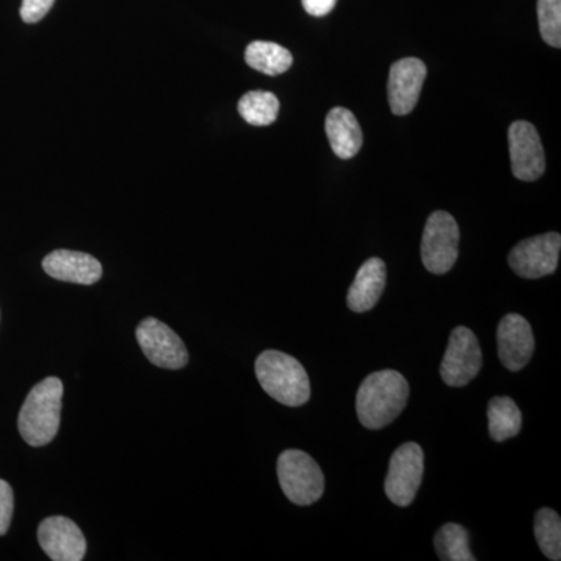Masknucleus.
Segmentation results:
<instances>
[{"label": "nucleus", "instance_id": "obj_1", "mask_svg": "<svg viewBox=\"0 0 561 561\" xmlns=\"http://www.w3.org/2000/svg\"><path fill=\"white\" fill-rule=\"evenodd\" d=\"M409 382L400 371L382 370L368 375L357 390L356 411L362 426L382 430L404 411Z\"/></svg>", "mask_w": 561, "mask_h": 561}, {"label": "nucleus", "instance_id": "obj_2", "mask_svg": "<svg viewBox=\"0 0 561 561\" xmlns=\"http://www.w3.org/2000/svg\"><path fill=\"white\" fill-rule=\"evenodd\" d=\"M65 387L58 378H46L33 387L18 420L21 437L25 443L39 448L49 445L60 430L61 404Z\"/></svg>", "mask_w": 561, "mask_h": 561}, {"label": "nucleus", "instance_id": "obj_3", "mask_svg": "<svg viewBox=\"0 0 561 561\" xmlns=\"http://www.w3.org/2000/svg\"><path fill=\"white\" fill-rule=\"evenodd\" d=\"M257 381L273 400L300 408L311 398V382L305 367L280 351H264L254 364Z\"/></svg>", "mask_w": 561, "mask_h": 561}, {"label": "nucleus", "instance_id": "obj_4", "mask_svg": "<svg viewBox=\"0 0 561 561\" xmlns=\"http://www.w3.org/2000/svg\"><path fill=\"white\" fill-rule=\"evenodd\" d=\"M276 471L280 489L295 505H312L323 496V471L309 454L287 449L280 454Z\"/></svg>", "mask_w": 561, "mask_h": 561}, {"label": "nucleus", "instance_id": "obj_5", "mask_svg": "<svg viewBox=\"0 0 561 561\" xmlns=\"http://www.w3.org/2000/svg\"><path fill=\"white\" fill-rule=\"evenodd\" d=\"M459 225L446 210H435L426 221L421 239V260L427 272L445 275L459 257Z\"/></svg>", "mask_w": 561, "mask_h": 561}, {"label": "nucleus", "instance_id": "obj_6", "mask_svg": "<svg viewBox=\"0 0 561 561\" xmlns=\"http://www.w3.org/2000/svg\"><path fill=\"white\" fill-rule=\"evenodd\" d=\"M424 474V453L419 443H404L390 457L386 478L387 497L398 507L415 501Z\"/></svg>", "mask_w": 561, "mask_h": 561}, {"label": "nucleus", "instance_id": "obj_7", "mask_svg": "<svg viewBox=\"0 0 561 561\" xmlns=\"http://www.w3.org/2000/svg\"><path fill=\"white\" fill-rule=\"evenodd\" d=\"M482 368L481 343L474 332L459 327L451 332L448 348L443 357L440 375L449 387L468 386Z\"/></svg>", "mask_w": 561, "mask_h": 561}, {"label": "nucleus", "instance_id": "obj_8", "mask_svg": "<svg viewBox=\"0 0 561 561\" xmlns=\"http://www.w3.org/2000/svg\"><path fill=\"white\" fill-rule=\"evenodd\" d=\"M561 236L546 232L519 242L508 254V265L524 279H538L552 275L559 265Z\"/></svg>", "mask_w": 561, "mask_h": 561}, {"label": "nucleus", "instance_id": "obj_9", "mask_svg": "<svg viewBox=\"0 0 561 561\" xmlns=\"http://www.w3.org/2000/svg\"><path fill=\"white\" fill-rule=\"evenodd\" d=\"M136 339L147 359L157 367L180 370L190 362V353L179 334L160 320L140 321Z\"/></svg>", "mask_w": 561, "mask_h": 561}, {"label": "nucleus", "instance_id": "obj_10", "mask_svg": "<svg viewBox=\"0 0 561 561\" xmlns=\"http://www.w3.org/2000/svg\"><path fill=\"white\" fill-rule=\"evenodd\" d=\"M512 171L522 181H537L546 171L545 150L537 128L526 121L513 122L508 128Z\"/></svg>", "mask_w": 561, "mask_h": 561}, {"label": "nucleus", "instance_id": "obj_11", "mask_svg": "<svg viewBox=\"0 0 561 561\" xmlns=\"http://www.w3.org/2000/svg\"><path fill=\"white\" fill-rule=\"evenodd\" d=\"M38 541L43 551L54 561H81L87 553L83 531L65 516L44 519L38 527Z\"/></svg>", "mask_w": 561, "mask_h": 561}, {"label": "nucleus", "instance_id": "obj_12", "mask_svg": "<svg viewBox=\"0 0 561 561\" xmlns=\"http://www.w3.org/2000/svg\"><path fill=\"white\" fill-rule=\"evenodd\" d=\"M427 68L419 58H402L393 62L389 77V103L391 113L408 116L419 103Z\"/></svg>", "mask_w": 561, "mask_h": 561}, {"label": "nucleus", "instance_id": "obj_13", "mask_svg": "<svg viewBox=\"0 0 561 561\" xmlns=\"http://www.w3.org/2000/svg\"><path fill=\"white\" fill-rule=\"evenodd\" d=\"M496 337L501 364L507 370L522 371L529 364L535 351L529 321L518 313H508L501 320Z\"/></svg>", "mask_w": 561, "mask_h": 561}, {"label": "nucleus", "instance_id": "obj_14", "mask_svg": "<svg viewBox=\"0 0 561 561\" xmlns=\"http://www.w3.org/2000/svg\"><path fill=\"white\" fill-rule=\"evenodd\" d=\"M43 268L54 279L91 286L102 278V264L81 251L55 250L43 261Z\"/></svg>", "mask_w": 561, "mask_h": 561}, {"label": "nucleus", "instance_id": "obj_15", "mask_svg": "<svg viewBox=\"0 0 561 561\" xmlns=\"http://www.w3.org/2000/svg\"><path fill=\"white\" fill-rule=\"evenodd\" d=\"M387 284L386 262L379 257H371L357 272L356 278L348 290V308L356 313L371 311L381 300Z\"/></svg>", "mask_w": 561, "mask_h": 561}, {"label": "nucleus", "instance_id": "obj_16", "mask_svg": "<svg viewBox=\"0 0 561 561\" xmlns=\"http://www.w3.org/2000/svg\"><path fill=\"white\" fill-rule=\"evenodd\" d=\"M328 139H330L331 149L342 160H351L356 157L364 144L359 122L350 110L332 108L327 116Z\"/></svg>", "mask_w": 561, "mask_h": 561}, {"label": "nucleus", "instance_id": "obj_17", "mask_svg": "<svg viewBox=\"0 0 561 561\" xmlns=\"http://www.w3.org/2000/svg\"><path fill=\"white\" fill-rule=\"evenodd\" d=\"M245 61L250 68L265 76L276 77L287 72L294 65V57L286 47L271 41H253L245 50Z\"/></svg>", "mask_w": 561, "mask_h": 561}, {"label": "nucleus", "instance_id": "obj_18", "mask_svg": "<svg viewBox=\"0 0 561 561\" xmlns=\"http://www.w3.org/2000/svg\"><path fill=\"white\" fill-rule=\"evenodd\" d=\"M523 415L516 402L508 397H496L489 404V431L494 442L516 437L522 431Z\"/></svg>", "mask_w": 561, "mask_h": 561}, {"label": "nucleus", "instance_id": "obj_19", "mask_svg": "<svg viewBox=\"0 0 561 561\" xmlns=\"http://www.w3.org/2000/svg\"><path fill=\"white\" fill-rule=\"evenodd\" d=\"M239 114L254 127H267L276 121L279 101L268 91H250L239 101Z\"/></svg>", "mask_w": 561, "mask_h": 561}, {"label": "nucleus", "instance_id": "obj_20", "mask_svg": "<svg viewBox=\"0 0 561 561\" xmlns=\"http://www.w3.org/2000/svg\"><path fill=\"white\" fill-rule=\"evenodd\" d=\"M435 551L443 561H474L470 551L468 530L456 523H448L435 535Z\"/></svg>", "mask_w": 561, "mask_h": 561}, {"label": "nucleus", "instance_id": "obj_21", "mask_svg": "<svg viewBox=\"0 0 561 561\" xmlns=\"http://www.w3.org/2000/svg\"><path fill=\"white\" fill-rule=\"evenodd\" d=\"M535 538L549 560L561 559V519L552 508H541L535 516Z\"/></svg>", "mask_w": 561, "mask_h": 561}, {"label": "nucleus", "instance_id": "obj_22", "mask_svg": "<svg viewBox=\"0 0 561 561\" xmlns=\"http://www.w3.org/2000/svg\"><path fill=\"white\" fill-rule=\"evenodd\" d=\"M541 38L556 49L561 47V0H538Z\"/></svg>", "mask_w": 561, "mask_h": 561}, {"label": "nucleus", "instance_id": "obj_23", "mask_svg": "<svg viewBox=\"0 0 561 561\" xmlns=\"http://www.w3.org/2000/svg\"><path fill=\"white\" fill-rule=\"evenodd\" d=\"M14 512V494L10 483L0 479V537L10 529Z\"/></svg>", "mask_w": 561, "mask_h": 561}, {"label": "nucleus", "instance_id": "obj_24", "mask_svg": "<svg viewBox=\"0 0 561 561\" xmlns=\"http://www.w3.org/2000/svg\"><path fill=\"white\" fill-rule=\"evenodd\" d=\"M55 0H22L21 18L27 24L39 22L49 13Z\"/></svg>", "mask_w": 561, "mask_h": 561}, {"label": "nucleus", "instance_id": "obj_25", "mask_svg": "<svg viewBox=\"0 0 561 561\" xmlns=\"http://www.w3.org/2000/svg\"><path fill=\"white\" fill-rule=\"evenodd\" d=\"M302 9L308 11L311 16H327L334 10L337 0H301Z\"/></svg>", "mask_w": 561, "mask_h": 561}]
</instances>
